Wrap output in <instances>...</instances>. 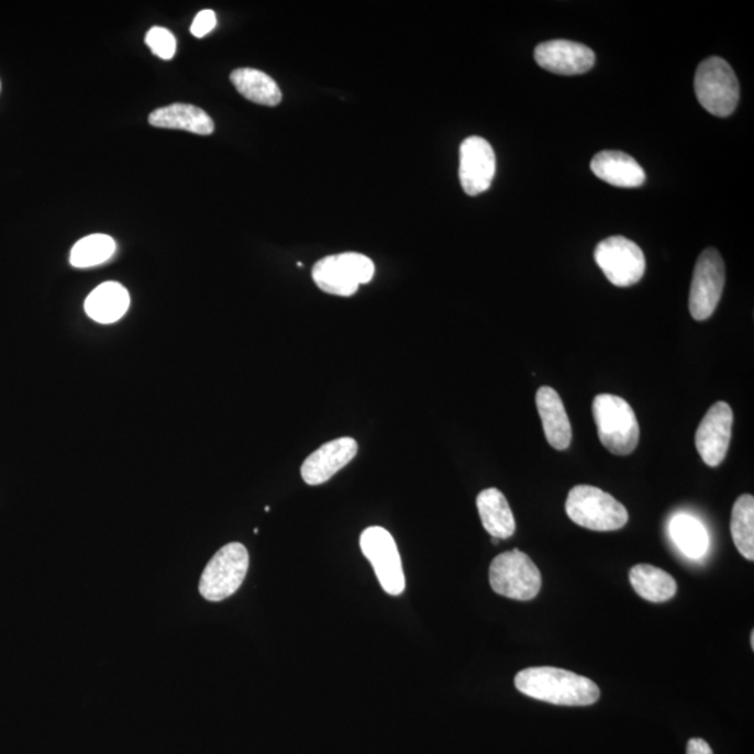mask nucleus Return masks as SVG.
Masks as SVG:
<instances>
[{"label":"nucleus","mask_w":754,"mask_h":754,"mask_svg":"<svg viewBox=\"0 0 754 754\" xmlns=\"http://www.w3.org/2000/svg\"><path fill=\"white\" fill-rule=\"evenodd\" d=\"M566 513L573 523L592 531H617L628 524L629 513L612 495L591 485H577L567 496Z\"/></svg>","instance_id":"obj_3"},{"label":"nucleus","mask_w":754,"mask_h":754,"mask_svg":"<svg viewBox=\"0 0 754 754\" xmlns=\"http://www.w3.org/2000/svg\"><path fill=\"white\" fill-rule=\"evenodd\" d=\"M733 411L725 401H718L707 411L696 432V448L702 462L718 467L724 462L730 448Z\"/></svg>","instance_id":"obj_11"},{"label":"nucleus","mask_w":754,"mask_h":754,"mask_svg":"<svg viewBox=\"0 0 754 754\" xmlns=\"http://www.w3.org/2000/svg\"><path fill=\"white\" fill-rule=\"evenodd\" d=\"M725 287V265L717 250H706L697 259L689 296L691 318L702 322L712 317Z\"/></svg>","instance_id":"obj_10"},{"label":"nucleus","mask_w":754,"mask_h":754,"mask_svg":"<svg viewBox=\"0 0 754 754\" xmlns=\"http://www.w3.org/2000/svg\"><path fill=\"white\" fill-rule=\"evenodd\" d=\"M231 81L241 96L255 104L276 107L282 100L280 87L270 76L260 70L250 69V67L236 69L231 74Z\"/></svg>","instance_id":"obj_21"},{"label":"nucleus","mask_w":754,"mask_h":754,"mask_svg":"<svg viewBox=\"0 0 754 754\" xmlns=\"http://www.w3.org/2000/svg\"><path fill=\"white\" fill-rule=\"evenodd\" d=\"M215 25L217 15L213 10H201L193 20L190 33H192L196 38H203L215 29Z\"/></svg>","instance_id":"obj_26"},{"label":"nucleus","mask_w":754,"mask_h":754,"mask_svg":"<svg viewBox=\"0 0 754 754\" xmlns=\"http://www.w3.org/2000/svg\"><path fill=\"white\" fill-rule=\"evenodd\" d=\"M479 518L484 529L492 539L508 540L515 533V520L513 511L506 496L499 489L488 488L483 490L477 498Z\"/></svg>","instance_id":"obj_18"},{"label":"nucleus","mask_w":754,"mask_h":754,"mask_svg":"<svg viewBox=\"0 0 754 754\" xmlns=\"http://www.w3.org/2000/svg\"><path fill=\"white\" fill-rule=\"evenodd\" d=\"M594 259L609 282L617 287H632L642 280L645 273L642 247L624 236H611L599 242Z\"/></svg>","instance_id":"obj_8"},{"label":"nucleus","mask_w":754,"mask_h":754,"mask_svg":"<svg viewBox=\"0 0 754 754\" xmlns=\"http://www.w3.org/2000/svg\"><path fill=\"white\" fill-rule=\"evenodd\" d=\"M669 534L674 544L689 559H700L709 550V534L699 520L689 514L675 515L669 523Z\"/></svg>","instance_id":"obj_22"},{"label":"nucleus","mask_w":754,"mask_h":754,"mask_svg":"<svg viewBox=\"0 0 754 754\" xmlns=\"http://www.w3.org/2000/svg\"><path fill=\"white\" fill-rule=\"evenodd\" d=\"M489 583L499 596L531 601L540 594L542 577L529 555L513 550L503 552L490 563Z\"/></svg>","instance_id":"obj_5"},{"label":"nucleus","mask_w":754,"mask_h":754,"mask_svg":"<svg viewBox=\"0 0 754 754\" xmlns=\"http://www.w3.org/2000/svg\"><path fill=\"white\" fill-rule=\"evenodd\" d=\"M591 170L599 179L617 188H639L645 182V173L640 164L622 152L598 153L591 162Z\"/></svg>","instance_id":"obj_16"},{"label":"nucleus","mask_w":754,"mask_h":754,"mask_svg":"<svg viewBox=\"0 0 754 754\" xmlns=\"http://www.w3.org/2000/svg\"><path fill=\"white\" fill-rule=\"evenodd\" d=\"M117 251L115 241L110 235L96 234L82 237L70 253L71 266L86 268L102 265L110 260Z\"/></svg>","instance_id":"obj_24"},{"label":"nucleus","mask_w":754,"mask_h":754,"mask_svg":"<svg viewBox=\"0 0 754 754\" xmlns=\"http://www.w3.org/2000/svg\"><path fill=\"white\" fill-rule=\"evenodd\" d=\"M374 276V262L368 256L354 252L324 257L312 270L317 286L323 292L337 297L354 296L361 284H368Z\"/></svg>","instance_id":"obj_7"},{"label":"nucleus","mask_w":754,"mask_h":754,"mask_svg":"<svg viewBox=\"0 0 754 754\" xmlns=\"http://www.w3.org/2000/svg\"><path fill=\"white\" fill-rule=\"evenodd\" d=\"M356 453L358 443L353 437H340L324 443L304 459L301 468L303 481L311 487L328 483L340 469L353 462Z\"/></svg>","instance_id":"obj_14"},{"label":"nucleus","mask_w":754,"mask_h":754,"mask_svg":"<svg viewBox=\"0 0 754 754\" xmlns=\"http://www.w3.org/2000/svg\"><path fill=\"white\" fill-rule=\"evenodd\" d=\"M459 182L468 196H478L490 188L496 174L492 146L483 137L472 136L459 147Z\"/></svg>","instance_id":"obj_12"},{"label":"nucleus","mask_w":754,"mask_h":754,"mask_svg":"<svg viewBox=\"0 0 754 754\" xmlns=\"http://www.w3.org/2000/svg\"><path fill=\"white\" fill-rule=\"evenodd\" d=\"M514 685L521 694L555 706H591L601 696V690L591 679L554 666L520 670Z\"/></svg>","instance_id":"obj_1"},{"label":"nucleus","mask_w":754,"mask_h":754,"mask_svg":"<svg viewBox=\"0 0 754 754\" xmlns=\"http://www.w3.org/2000/svg\"><path fill=\"white\" fill-rule=\"evenodd\" d=\"M535 404L539 408L547 443L556 451H566L570 446L573 433L561 396L552 387L542 386L536 391Z\"/></svg>","instance_id":"obj_15"},{"label":"nucleus","mask_w":754,"mask_h":754,"mask_svg":"<svg viewBox=\"0 0 754 754\" xmlns=\"http://www.w3.org/2000/svg\"><path fill=\"white\" fill-rule=\"evenodd\" d=\"M731 534L733 544L745 559L754 561V498L742 495L732 509Z\"/></svg>","instance_id":"obj_23"},{"label":"nucleus","mask_w":754,"mask_h":754,"mask_svg":"<svg viewBox=\"0 0 754 754\" xmlns=\"http://www.w3.org/2000/svg\"><path fill=\"white\" fill-rule=\"evenodd\" d=\"M131 307L127 289L119 282H104L98 286L86 299L87 314L98 323L118 322Z\"/></svg>","instance_id":"obj_19"},{"label":"nucleus","mask_w":754,"mask_h":754,"mask_svg":"<svg viewBox=\"0 0 754 754\" xmlns=\"http://www.w3.org/2000/svg\"><path fill=\"white\" fill-rule=\"evenodd\" d=\"M688 754H712V749L710 747L709 743H707L705 740H700V738H694V740H690L688 743V751H686Z\"/></svg>","instance_id":"obj_27"},{"label":"nucleus","mask_w":754,"mask_h":754,"mask_svg":"<svg viewBox=\"0 0 754 754\" xmlns=\"http://www.w3.org/2000/svg\"><path fill=\"white\" fill-rule=\"evenodd\" d=\"M629 580L640 597L654 603L669 601L678 591V585L669 573L651 565L632 567Z\"/></svg>","instance_id":"obj_20"},{"label":"nucleus","mask_w":754,"mask_h":754,"mask_svg":"<svg viewBox=\"0 0 754 754\" xmlns=\"http://www.w3.org/2000/svg\"><path fill=\"white\" fill-rule=\"evenodd\" d=\"M534 56L542 69L555 75H585L596 65V54L591 48L567 40L542 43L536 46Z\"/></svg>","instance_id":"obj_13"},{"label":"nucleus","mask_w":754,"mask_h":754,"mask_svg":"<svg viewBox=\"0 0 754 754\" xmlns=\"http://www.w3.org/2000/svg\"><path fill=\"white\" fill-rule=\"evenodd\" d=\"M751 644H752V650H754V632H752Z\"/></svg>","instance_id":"obj_28"},{"label":"nucleus","mask_w":754,"mask_h":754,"mask_svg":"<svg viewBox=\"0 0 754 754\" xmlns=\"http://www.w3.org/2000/svg\"><path fill=\"white\" fill-rule=\"evenodd\" d=\"M361 550L374 566L381 588L389 596H400L406 590L404 570L396 541L381 526H369L361 535Z\"/></svg>","instance_id":"obj_9"},{"label":"nucleus","mask_w":754,"mask_h":754,"mask_svg":"<svg viewBox=\"0 0 754 754\" xmlns=\"http://www.w3.org/2000/svg\"><path fill=\"white\" fill-rule=\"evenodd\" d=\"M148 122L149 125L156 127L177 129V131L201 134V136H208L214 132V122L208 112L189 104L158 108V110L149 113Z\"/></svg>","instance_id":"obj_17"},{"label":"nucleus","mask_w":754,"mask_h":754,"mask_svg":"<svg viewBox=\"0 0 754 754\" xmlns=\"http://www.w3.org/2000/svg\"><path fill=\"white\" fill-rule=\"evenodd\" d=\"M146 44L154 55L159 59H173L177 53V40L169 30L164 27H153L146 34Z\"/></svg>","instance_id":"obj_25"},{"label":"nucleus","mask_w":754,"mask_h":754,"mask_svg":"<svg viewBox=\"0 0 754 754\" xmlns=\"http://www.w3.org/2000/svg\"><path fill=\"white\" fill-rule=\"evenodd\" d=\"M592 415L603 447L617 456H629L636 451L640 426L627 400L614 395H598L592 401Z\"/></svg>","instance_id":"obj_2"},{"label":"nucleus","mask_w":754,"mask_h":754,"mask_svg":"<svg viewBox=\"0 0 754 754\" xmlns=\"http://www.w3.org/2000/svg\"><path fill=\"white\" fill-rule=\"evenodd\" d=\"M250 569V554L240 542L222 546L206 566L200 578L201 597L210 602H220L234 596L244 585Z\"/></svg>","instance_id":"obj_6"},{"label":"nucleus","mask_w":754,"mask_h":754,"mask_svg":"<svg viewBox=\"0 0 754 754\" xmlns=\"http://www.w3.org/2000/svg\"><path fill=\"white\" fill-rule=\"evenodd\" d=\"M696 96L711 115L730 117L740 102V81L730 64L718 56L702 60L695 77Z\"/></svg>","instance_id":"obj_4"}]
</instances>
